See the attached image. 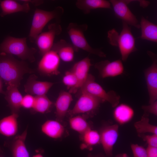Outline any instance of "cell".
<instances>
[{
    "label": "cell",
    "instance_id": "6da1fadb",
    "mask_svg": "<svg viewBox=\"0 0 157 157\" xmlns=\"http://www.w3.org/2000/svg\"><path fill=\"white\" fill-rule=\"evenodd\" d=\"M33 72L24 61L18 60L11 54L0 53V77L7 86L18 87L24 75Z\"/></svg>",
    "mask_w": 157,
    "mask_h": 157
},
{
    "label": "cell",
    "instance_id": "7a4b0ae2",
    "mask_svg": "<svg viewBox=\"0 0 157 157\" xmlns=\"http://www.w3.org/2000/svg\"><path fill=\"white\" fill-rule=\"evenodd\" d=\"M122 28L119 34L115 29L109 31L108 38L112 45L118 47L121 56V60L125 62L129 55L137 50L135 45V39L131 31V27L122 22Z\"/></svg>",
    "mask_w": 157,
    "mask_h": 157
},
{
    "label": "cell",
    "instance_id": "3957f363",
    "mask_svg": "<svg viewBox=\"0 0 157 157\" xmlns=\"http://www.w3.org/2000/svg\"><path fill=\"white\" fill-rule=\"evenodd\" d=\"M37 51L34 48L28 47L26 38H16L9 36L0 44V53L15 55L22 60L31 63L35 61V54Z\"/></svg>",
    "mask_w": 157,
    "mask_h": 157
},
{
    "label": "cell",
    "instance_id": "277c9868",
    "mask_svg": "<svg viewBox=\"0 0 157 157\" xmlns=\"http://www.w3.org/2000/svg\"><path fill=\"white\" fill-rule=\"evenodd\" d=\"M63 13L64 9L60 6L56 7L51 11L36 8L34 13L28 35L30 41L35 42L46 24L54 19L59 21Z\"/></svg>",
    "mask_w": 157,
    "mask_h": 157
},
{
    "label": "cell",
    "instance_id": "5b68a950",
    "mask_svg": "<svg viewBox=\"0 0 157 157\" xmlns=\"http://www.w3.org/2000/svg\"><path fill=\"white\" fill-rule=\"evenodd\" d=\"M88 28V25L85 24H78L71 22L69 24L67 31L72 45L77 51L80 49L100 57H106V54L100 49L94 48L88 43L84 35Z\"/></svg>",
    "mask_w": 157,
    "mask_h": 157
},
{
    "label": "cell",
    "instance_id": "8992f818",
    "mask_svg": "<svg viewBox=\"0 0 157 157\" xmlns=\"http://www.w3.org/2000/svg\"><path fill=\"white\" fill-rule=\"evenodd\" d=\"M84 92L98 98L104 101L109 102L113 107L118 105L120 97L114 90L106 92L103 88L95 81L94 77L89 74L83 84L77 92Z\"/></svg>",
    "mask_w": 157,
    "mask_h": 157
},
{
    "label": "cell",
    "instance_id": "52a82bcc",
    "mask_svg": "<svg viewBox=\"0 0 157 157\" xmlns=\"http://www.w3.org/2000/svg\"><path fill=\"white\" fill-rule=\"evenodd\" d=\"M78 99L74 107L68 111L71 116L80 114L93 112L104 102L102 100L89 93L81 92L78 93Z\"/></svg>",
    "mask_w": 157,
    "mask_h": 157
},
{
    "label": "cell",
    "instance_id": "ba28073f",
    "mask_svg": "<svg viewBox=\"0 0 157 157\" xmlns=\"http://www.w3.org/2000/svg\"><path fill=\"white\" fill-rule=\"evenodd\" d=\"M62 32L61 25L56 22L49 24L47 31L42 32L38 35L35 42L41 55L51 50L56 36L60 35Z\"/></svg>",
    "mask_w": 157,
    "mask_h": 157
},
{
    "label": "cell",
    "instance_id": "9c48e42d",
    "mask_svg": "<svg viewBox=\"0 0 157 157\" xmlns=\"http://www.w3.org/2000/svg\"><path fill=\"white\" fill-rule=\"evenodd\" d=\"M109 1L117 18L129 25L140 28V23L136 17L128 7V4L131 2L130 0H110Z\"/></svg>",
    "mask_w": 157,
    "mask_h": 157
},
{
    "label": "cell",
    "instance_id": "30bf717a",
    "mask_svg": "<svg viewBox=\"0 0 157 157\" xmlns=\"http://www.w3.org/2000/svg\"><path fill=\"white\" fill-rule=\"evenodd\" d=\"M147 53L153 61L151 65L144 71L149 103L151 104L157 99V59L156 55L152 52L148 51Z\"/></svg>",
    "mask_w": 157,
    "mask_h": 157
},
{
    "label": "cell",
    "instance_id": "8fae6325",
    "mask_svg": "<svg viewBox=\"0 0 157 157\" xmlns=\"http://www.w3.org/2000/svg\"><path fill=\"white\" fill-rule=\"evenodd\" d=\"M60 60L56 52L51 50L42 56L38 64V71L45 76L58 75L60 73L58 68Z\"/></svg>",
    "mask_w": 157,
    "mask_h": 157
},
{
    "label": "cell",
    "instance_id": "7c38bea8",
    "mask_svg": "<svg viewBox=\"0 0 157 157\" xmlns=\"http://www.w3.org/2000/svg\"><path fill=\"white\" fill-rule=\"evenodd\" d=\"M118 128L117 124L107 126L103 128L100 133V142L107 156H112L113 147L118 137Z\"/></svg>",
    "mask_w": 157,
    "mask_h": 157
},
{
    "label": "cell",
    "instance_id": "4fadbf2b",
    "mask_svg": "<svg viewBox=\"0 0 157 157\" xmlns=\"http://www.w3.org/2000/svg\"><path fill=\"white\" fill-rule=\"evenodd\" d=\"M94 67L103 78L117 76L122 74L124 70L122 60L119 59L112 62L108 60L101 61L96 63Z\"/></svg>",
    "mask_w": 157,
    "mask_h": 157
},
{
    "label": "cell",
    "instance_id": "5bb4252c",
    "mask_svg": "<svg viewBox=\"0 0 157 157\" xmlns=\"http://www.w3.org/2000/svg\"><path fill=\"white\" fill-rule=\"evenodd\" d=\"M92 65L90 59L88 57L85 58L76 63L70 70L75 75L77 83L75 87L69 90L70 93H76L81 88L89 74L88 72Z\"/></svg>",
    "mask_w": 157,
    "mask_h": 157
},
{
    "label": "cell",
    "instance_id": "9a60e30c",
    "mask_svg": "<svg viewBox=\"0 0 157 157\" xmlns=\"http://www.w3.org/2000/svg\"><path fill=\"white\" fill-rule=\"evenodd\" d=\"M37 76L31 74L24 85V91L28 94L36 96L46 95L53 85V83L37 80Z\"/></svg>",
    "mask_w": 157,
    "mask_h": 157
},
{
    "label": "cell",
    "instance_id": "2e32d148",
    "mask_svg": "<svg viewBox=\"0 0 157 157\" xmlns=\"http://www.w3.org/2000/svg\"><path fill=\"white\" fill-rule=\"evenodd\" d=\"M18 88L13 85L7 86L4 95L5 99L8 103L12 114L19 115L22 107L21 103L23 97Z\"/></svg>",
    "mask_w": 157,
    "mask_h": 157
},
{
    "label": "cell",
    "instance_id": "e0dca14e",
    "mask_svg": "<svg viewBox=\"0 0 157 157\" xmlns=\"http://www.w3.org/2000/svg\"><path fill=\"white\" fill-rule=\"evenodd\" d=\"M73 100L72 96L69 92L64 91L60 93L55 104L56 120L62 122Z\"/></svg>",
    "mask_w": 157,
    "mask_h": 157
},
{
    "label": "cell",
    "instance_id": "ac0fdd59",
    "mask_svg": "<svg viewBox=\"0 0 157 157\" xmlns=\"http://www.w3.org/2000/svg\"><path fill=\"white\" fill-rule=\"evenodd\" d=\"M51 50L56 52L60 60L66 62L72 61L74 58L75 52L77 51L72 44L63 39L54 43Z\"/></svg>",
    "mask_w": 157,
    "mask_h": 157
},
{
    "label": "cell",
    "instance_id": "d6986e66",
    "mask_svg": "<svg viewBox=\"0 0 157 157\" xmlns=\"http://www.w3.org/2000/svg\"><path fill=\"white\" fill-rule=\"evenodd\" d=\"M0 6L1 10L0 15L1 17L19 12L27 13L30 9L29 3L25 2L22 4L13 0L1 1Z\"/></svg>",
    "mask_w": 157,
    "mask_h": 157
},
{
    "label": "cell",
    "instance_id": "ffe728a7",
    "mask_svg": "<svg viewBox=\"0 0 157 157\" xmlns=\"http://www.w3.org/2000/svg\"><path fill=\"white\" fill-rule=\"evenodd\" d=\"M19 115L12 114L0 120V134L9 137L15 135L18 131L17 119Z\"/></svg>",
    "mask_w": 157,
    "mask_h": 157
},
{
    "label": "cell",
    "instance_id": "44dd1931",
    "mask_svg": "<svg viewBox=\"0 0 157 157\" xmlns=\"http://www.w3.org/2000/svg\"><path fill=\"white\" fill-rule=\"evenodd\" d=\"M76 6L85 14H89L91 10L95 9H111L109 1L106 0H78Z\"/></svg>",
    "mask_w": 157,
    "mask_h": 157
},
{
    "label": "cell",
    "instance_id": "7402d4cb",
    "mask_svg": "<svg viewBox=\"0 0 157 157\" xmlns=\"http://www.w3.org/2000/svg\"><path fill=\"white\" fill-rule=\"evenodd\" d=\"M27 135V129L21 134L16 135L14 138L11 146L13 157H29L25 141Z\"/></svg>",
    "mask_w": 157,
    "mask_h": 157
},
{
    "label": "cell",
    "instance_id": "603a6c76",
    "mask_svg": "<svg viewBox=\"0 0 157 157\" xmlns=\"http://www.w3.org/2000/svg\"><path fill=\"white\" fill-rule=\"evenodd\" d=\"M115 108L113 111V116L115 120L119 124H125L133 118L134 112L133 109L129 106L122 104Z\"/></svg>",
    "mask_w": 157,
    "mask_h": 157
},
{
    "label": "cell",
    "instance_id": "cb8c5ba5",
    "mask_svg": "<svg viewBox=\"0 0 157 157\" xmlns=\"http://www.w3.org/2000/svg\"><path fill=\"white\" fill-rule=\"evenodd\" d=\"M42 132L48 136L54 139L61 138L63 135L65 128L57 120H47L42 125Z\"/></svg>",
    "mask_w": 157,
    "mask_h": 157
},
{
    "label": "cell",
    "instance_id": "d4e9b609",
    "mask_svg": "<svg viewBox=\"0 0 157 157\" xmlns=\"http://www.w3.org/2000/svg\"><path fill=\"white\" fill-rule=\"evenodd\" d=\"M141 34L140 37L142 40L157 42V25L142 16L140 23Z\"/></svg>",
    "mask_w": 157,
    "mask_h": 157
},
{
    "label": "cell",
    "instance_id": "484cf974",
    "mask_svg": "<svg viewBox=\"0 0 157 157\" xmlns=\"http://www.w3.org/2000/svg\"><path fill=\"white\" fill-rule=\"evenodd\" d=\"M53 104L46 95L36 96L35 97V102L32 110L35 112L42 113H48Z\"/></svg>",
    "mask_w": 157,
    "mask_h": 157
},
{
    "label": "cell",
    "instance_id": "4316f807",
    "mask_svg": "<svg viewBox=\"0 0 157 157\" xmlns=\"http://www.w3.org/2000/svg\"><path fill=\"white\" fill-rule=\"evenodd\" d=\"M71 128L82 135L90 129V127L85 119L80 115L72 116L69 120Z\"/></svg>",
    "mask_w": 157,
    "mask_h": 157
},
{
    "label": "cell",
    "instance_id": "83f0119b",
    "mask_svg": "<svg viewBox=\"0 0 157 157\" xmlns=\"http://www.w3.org/2000/svg\"><path fill=\"white\" fill-rule=\"evenodd\" d=\"M135 127L138 133H149L157 135V127L149 123V118L145 115L141 119L135 123Z\"/></svg>",
    "mask_w": 157,
    "mask_h": 157
},
{
    "label": "cell",
    "instance_id": "f1b7e54d",
    "mask_svg": "<svg viewBox=\"0 0 157 157\" xmlns=\"http://www.w3.org/2000/svg\"><path fill=\"white\" fill-rule=\"evenodd\" d=\"M84 144L82 148L96 145L100 142V135L97 131L89 129L82 135Z\"/></svg>",
    "mask_w": 157,
    "mask_h": 157
},
{
    "label": "cell",
    "instance_id": "f546056e",
    "mask_svg": "<svg viewBox=\"0 0 157 157\" xmlns=\"http://www.w3.org/2000/svg\"><path fill=\"white\" fill-rule=\"evenodd\" d=\"M62 81L69 91L74 88L77 85V81L74 73L71 70L66 72Z\"/></svg>",
    "mask_w": 157,
    "mask_h": 157
},
{
    "label": "cell",
    "instance_id": "4dcf8cb0",
    "mask_svg": "<svg viewBox=\"0 0 157 157\" xmlns=\"http://www.w3.org/2000/svg\"><path fill=\"white\" fill-rule=\"evenodd\" d=\"M131 147L134 157H147L146 149L142 146L132 144Z\"/></svg>",
    "mask_w": 157,
    "mask_h": 157
},
{
    "label": "cell",
    "instance_id": "1f68e13d",
    "mask_svg": "<svg viewBox=\"0 0 157 157\" xmlns=\"http://www.w3.org/2000/svg\"><path fill=\"white\" fill-rule=\"evenodd\" d=\"M34 102L35 97L27 94L23 97L21 103L22 107L26 109H32L33 106Z\"/></svg>",
    "mask_w": 157,
    "mask_h": 157
},
{
    "label": "cell",
    "instance_id": "d6a6232c",
    "mask_svg": "<svg viewBox=\"0 0 157 157\" xmlns=\"http://www.w3.org/2000/svg\"><path fill=\"white\" fill-rule=\"evenodd\" d=\"M149 105L142 106V108L145 113L152 114L155 116L157 115V101L149 104Z\"/></svg>",
    "mask_w": 157,
    "mask_h": 157
},
{
    "label": "cell",
    "instance_id": "836d02e7",
    "mask_svg": "<svg viewBox=\"0 0 157 157\" xmlns=\"http://www.w3.org/2000/svg\"><path fill=\"white\" fill-rule=\"evenodd\" d=\"M143 139L146 142L148 146L157 147V135H146L143 137Z\"/></svg>",
    "mask_w": 157,
    "mask_h": 157
},
{
    "label": "cell",
    "instance_id": "e575fe53",
    "mask_svg": "<svg viewBox=\"0 0 157 157\" xmlns=\"http://www.w3.org/2000/svg\"><path fill=\"white\" fill-rule=\"evenodd\" d=\"M146 149L147 157H157V147L148 146Z\"/></svg>",
    "mask_w": 157,
    "mask_h": 157
},
{
    "label": "cell",
    "instance_id": "d590c367",
    "mask_svg": "<svg viewBox=\"0 0 157 157\" xmlns=\"http://www.w3.org/2000/svg\"><path fill=\"white\" fill-rule=\"evenodd\" d=\"M24 3L26 2L28 3H31L33 5L35 6L40 5L43 3L44 1L42 0H20Z\"/></svg>",
    "mask_w": 157,
    "mask_h": 157
},
{
    "label": "cell",
    "instance_id": "8d00e7d4",
    "mask_svg": "<svg viewBox=\"0 0 157 157\" xmlns=\"http://www.w3.org/2000/svg\"><path fill=\"white\" fill-rule=\"evenodd\" d=\"M3 81L1 78L0 77V94H4L5 91L3 89Z\"/></svg>",
    "mask_w": 157,
    "mask_h": 157
},
{
    "label": "cell",
    "instance_id": "74e56055",
    "mask_svg": "<svg viewBox=\"0 0 157 157\" xmlns=\"http://www.w3.org/2000/svg\"><path fill=\"white\" fill-rule=\"evenodd\" d=\"M117 157H128V156L126 154L124 153L119 155V156H117Z\"/></svg>",
    "mask_w": 157,
    "mask_h": 157
},
{
    "label": "cell",
    "instance_id": "f35d334b",
    "mask_svg": "<svg viewBox=\"0 0 157 157\" xmlns=\"http://www.w3.org/2000/svg\"><path fill=\"white\" fill-rule=\"evenodd\" d=\"M32 157H44L41 154H38L34 155Z\"/></svg>",
    "mask_w": 157,
    "mask_h": 157
},
{
    "label": "cell",
    "instance_id": "ab89813d",
    "mask_svg": "<svg viewBox=\"0 0 157 157\" xmlns=\"http://www.w3.org/2000/svg\"><path fill=\"white\" fill-rule=\"evenodd\" d=\"M0 157H4L2 154H0Z\"/></svg>",
    "mask_w": 157,
    "mask_h": 157
}]
</instances>
